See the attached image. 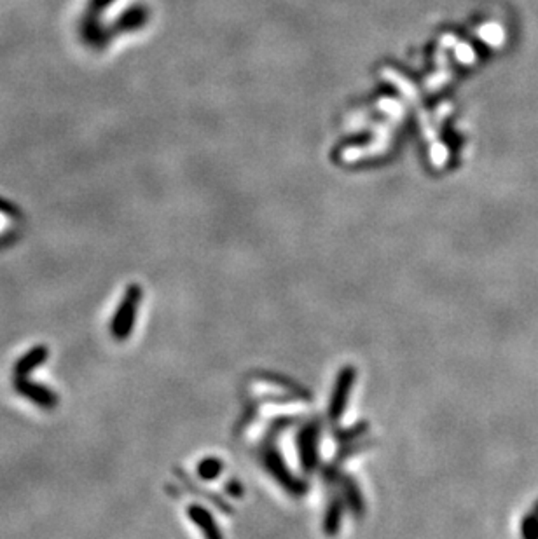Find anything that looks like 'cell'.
<instances>
[{"instance_id": "3957f363", "label": "cell", "mask_w": 538, "mask_h": 539, "mask_svg": "<svg viewBox=\"0 0 538 539\" xmlns=\"http://www.w3.org/2000/svg\"><path fill=\"white\" fill-rule=\"evenodd\" d=\"M353 379H355L353 368H344V370L341 372V375H339L334 394H332V403H331L332 419H338V417L342 416V410H344V407H346L348 394H350Z\"/></svg>"}, {"instance_id": "7a4b0ae2", "label": "cell", "mask_w": 538, "mask_h": 539, "mask_svg": "<svg viewBox=\"0 0 538 539\" xmlns=\"http://www.w3.org/2000/svg\"><path fill=\"white\" fill-rule=\"evenodd\" d=\"M14 390L42 408H54L58 405V394L53 390L27 377H14Z\"/></svg>"}, {"instance_id": "8992f818", "label": "cell", "mask_w": 538, "mask_h": 539, "mask_svg": "<svg viewBox=\"0 0 538 539\" xmlns=\"http://www.w3.org/2000/svg\"><path fill=\"white\" fill-rule=\"evenodd\" d=\"M220 473H223V463L218 459H214V457H208L198 465V475L203 480H214Z\"/></svg>"}, {"instance_id": "5b68a950", "label": "cell", "mask_w": 538, "mask_h": 539, "mask_svg": "<svg viewBox=\"0 0 538 539\" xmlns=\"http://www.w3.org/2000/svg\"><path fill=\"white\" fill-rule=\"evenodd\" d=\"M189 517L192 518V522H194V524L198 525L205 534L210 536V538H214V536H220V532H218L217 527H215V522L214 518H211V515L207 511V509L201 508V506L198 505L189 506Z\"/></svg>"}, {"instance_id": "277c9868", "label": "cell", "mask_w": 538, "mask_h": 539, "mask_svg": "<svg viewBox=\"0 0 538 539\" xmlns=\"http://www.w3.org/2000/svg\"><path fill=\"white\" fill-rule=\"evenodd\" d=\"M49 356V348L48 346H35L30 351H27L21 358L14 363V377H27L30 372H34L35 368L41 367Z\"/></svg>"}, {"instance_id": "6da1fadb", "label": "cell", "mask_w": 538, "mask_h": 539, "mask_svg": "<svg viewBox=\"0 0 538 539\" xmlns=\"http://www.w3.org/2000/svg\"><path fill=\"white\" fill-rule=\"evenodd\" d=\"M140 300H142V288H140V285L133 283V285L126 288L125 297L121 300L116 315L112 318V323H110V333H112V337L116 341H125V339L132 335Z\"/></svg>"}]
</instances>
